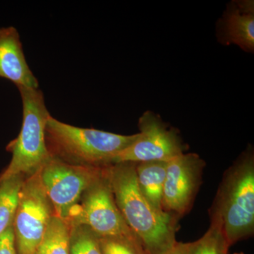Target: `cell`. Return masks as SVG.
Here are the masks:
<instances>
[{
    "label": "cell",
    "instance_id": "7c38bea8",
    "mask_svg": "<svg viewBox=\"0 0 254 254\" xmlns=\"http://www.w3.org/2000/svg\"><path fill=\"white\" fill-rule=\"evenodd\" d=\"M168 162L136 163V177L140 190L150 204L163 210V196ZM164 211V210H163Z\"/></svg>",
    "mask_w": 254,
    "mask_h": 254
},
{
    "label": "cell",
    "instance_id": "ac0fdd59",
    "mask_svg": "<svg viewBox=\"0 0 254 254\" xmlns=\"http://www.w3.org/2000/svg\"><path fill=\"white\" fill-rule=\"evenodd\" d=\"M0 254H18L12 227L0 237Z\"/></svg>",
    "mask_w": 254,
    "mask_h": 254
},
{
    "label": "cell",
    "instance_id": "8992f818",
    "mask_svg": "<svg viewBox=\"0 0 254 254\" xmlns=\"http://www.w3.org/2000/svg\"><path fill=\"white\" fill-rule=\"evenodd\" d=\"M105 167L71 165L50 157L40 173L54 215L68 220L82 195L102 176Z\"/></svg>",
    "mask_w": 254,
    "mask_h": 254
},
{
    "label": "cell",
    "instance_id": "5bb4252c",
    "mask_svg": "<svg viewBox=\"0 0 254 254\" xmlns=\"http://www.w3.org/2000/svg\"><path fill=\"white\" fill-rule=\"evenodd\" d=\"M25 178L18 175L0 181V237L13 226L18 195Z\"/></svg>",
    "mask_w": 254,
    "mask_h": 254
},
{
    "label": "cell",
    "instance_id": "7a4b0ae2",
    "mask_svg": "<svg viewBox=\"0 0 254 254\" xmlns=\"http://www.w3.org/2000/svg\"><path fill=\"white\" fill-rule=\"evenodd\" d=\"M210 214L221 220L230 247L253 236L254 150L252 145L224 173Z\"/></svg>",
    "mask_w": 254,
    "mask_h": 254
},
{
    "label": "cell",
    "instance_id": "5b68a950",
    "mask_svg": "<svg viewBox=\"0 0 254 254\" xmlns=\"http://www.w3.org/2000/svg\"><path fill=\"white\" fill-rule=\"evenodd\" d=\"M40 170L25 178L18 195L12 226L18 254H36L54 215L53 205L42 183Z\"/></svg>",
    "mask_w": 254,
    "mask_h": 254
},
{
    "label": "cell",
    "instance_id": "9c48e42d",
    "mask_svg": "<svg viewBox=\"0 0 254 254\" xmlns=\"http://www.w3.org/2000/svg\"><path fill=\"white\" fill-rule=\"evenodd\" d=\"M205 162L196 153H183L168 162L163 210L177 219L190 211L201 185Z\"/></svg>",
    "mask_w": 254,
    "mask_h": 254
},
{
    "label": "cell",
    "instance_id": "d6986e66",
    "mask_svg": "<svg viewBox=\"0 0 254 254\" xmlns=\"http://www.w3.org/2000/svg\"><path fill=\"white\" fill-rule=\"evenodd\" d=\"M190 252V242L184 243V242H177L175 245L163 254H189Z\"/></svg>",
    "mask_w": 254,
    "mask_h": 254
},
{
    "label": "cell",
    "instance_id": "ba28073f",
    "mask_svg": "<svg viewBox=\"0 0 254 254\" xmlns=\"http://www.w3.org/2000/svg\"><path fill=\"white\" fill-rule=\"evenodd\" d=\"M139 133L136 139L120 151L113 163H144L168 162L185 153L187 145L180 132L169 127L160 115L153 112H145L138 119Z\"/></svg>",
    "mask_w": 254,
    "mask_h": 254
},
{
    "label": "cell",
    "instance_id": "277c9868",
    "mask_svg": "<svg viewBox=\"0 0 254 254\" xmlns=\"http://www.w3.org/2000/svg\"><path fill=\"white\" fill-rule=\"evenodd\" d=\"M23 107V120L18 136L6 146L12 155L7 168L0 175V181L21 175L31 176L49 160L46 127L50 116L44 95L38 88L18 87Z\"/></svg>",
    "mask_w": 254,
    "mask_h": 254
},
{
    "label": "cell",
    "instance_id": "52a82bcc",
    "mask_svg": "<svg viewBox=\"0 0 254 254\" xmlns=\"http://www.w3.org/2000/svg\"><path fill=\"white\" fill-rule=\"evenodd\" d=\"M104 173L84 192L68 221L88 227L98 237H135L115 202L108 177ZM138 239V238H137Z\"/></svg>",
    "mask_w": 254,
    "mask_h": 254
},
{
    "label": "cell",
    "instance_id": "30bf717a",
    "mask_svg": "<svg viewBox=\"0 0 254 254\" xmlns=\"http://www.w3.org/2000/svg\"><path fill=\"white\" fill-rule=\"evenodd\" d=\"M217 38L222 45L235 44L247 53L254 50L253 1H235L228 4L217 24Z\"/></svg>",
    "mask_w": 254,
    "mask_h": 254
},
{
    "label": "cell",
    "instance_id": "3957f363",
    "mask_svg": "<svg viewBox=\"0 0 254 254\" xmlns=\"http://www.w3.org/2000/svg\"><path fill=\"white\" fill-rule=\"evenodd\" d=\"M138 133L121 135L95 128H81L49 117L46 127L50 157L81 166L105 167L136 139Z\"/></svg>",
    "mask_w": 254,
    "mask_h": 254
},
{
    "label": "cell",
    "instance_id": "6da1fadb",
    "mask_svg": "<svg viewBox=\"0 0 254 254\" xmlns=\"http://www.w3.org/2000/svg\"><path fill=\"white\" fill-rule=\"evenodd\" d=\"M134 163L110 164L108 177L124 220L148 254H163L177 242L178 219L155 208L140 190Z\"/></svg>",
    "mask_w": 254,
    "mask_h": 254
},
{
    "label": "cell",
    "instance_id": "4fadbf2b",
    "mask_svg": "<svg viewBox=\"0 0 254 254\" xmlns=\"http://www.w3.org/2000/svg\"><path fill=\"white\" fill-rule=\"evenodd\" d=\"M69 221L53 215L36 254H70Z\"/></svg>",
    "mask_w": 254,
    "mask_h": 254
},
{
    "label": "cell",
    "instance_id": "ffe728a7",
    "mask_svg": "<svg viewBox=\"0 0 254 254\" xmlns=\"http://www.w3.org/2000/svg\"></svg>",
    "mask_w": 254,
    "mask_h": 254
},
{
    "label": "cell",
    "instance_id": "e0dca14e",
    "mask_svg": "<svg viewBox=\"0 0 254 254\" xmlns=\"http://www.w3.org/2000/svg\"><path fill=\"white\" fill-rule=\"evenodd\" d=\"M103 254H148L135 237H98Z\"/></svg>",
    "mask_w": 254,
    "mask_h": 254
},
{
    "label": "cell",
    "instance_id": "8fae6325",
    "mask_svg": "<svg viewBox=\"0 0 254 254\" xmlns=\"http://www.w3.org/2000/svg\"><path fill=\"white\" fill-rule=\"evenodd\" d=\"M0 77L18 87L38 88L23 52L19 33L14 26L0 28Z\"/></svg>",
    "mask_w": 254,
    "mask_h": 254
},
{
    "label": "cell",
    "instance_id": "2e32d148",
    "mask_svg": "<svg viewBox=\"0 0 254 254\" xmlns=\"http://www.w3.org/2000/svg\"><path fill=\"white\" fill-rule=\"evenodd\" d=\"M71 225L70 254H103L94 232L86 225Z\"/></svg>",
    "mask_w": 254,
    "mask_h": 254
},
{
    "label": "cell",
    "instance_id": "9a60e30c",
    "mask_svg": "<svg viewBox=\"0 0 254 254\" xmlns=\"http://www.w3.org/2000/svg\"><path fill=\"white\" fill-rule=\"evenodd\" d=\"M210 225L203 236L190 242L189 254H228L230 245L218 215L210 214Z\"/></svg>",
    "mask_w": 254,
    "mask_h": 254
}]
</instances>
